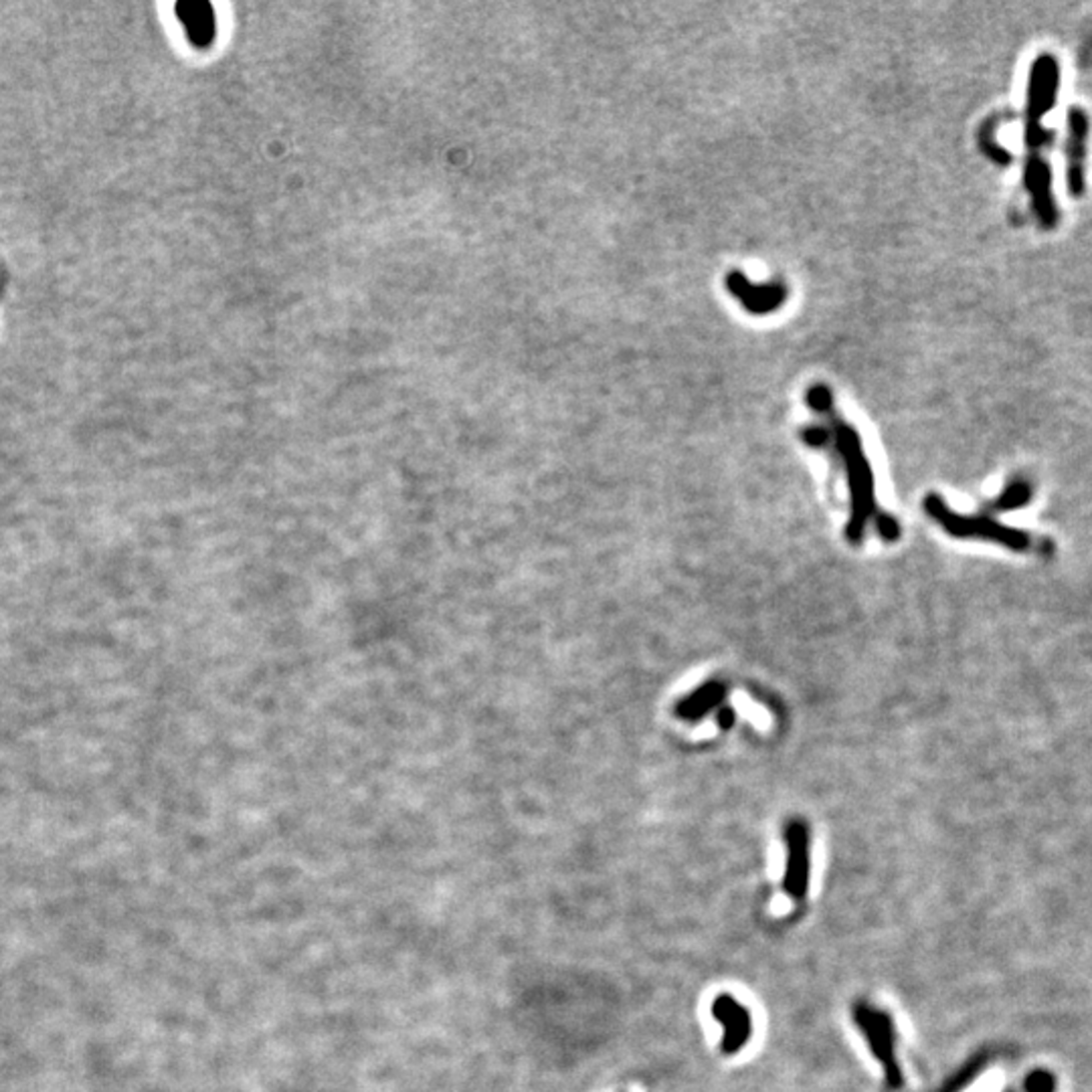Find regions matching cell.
<instances>
[{"instance_id":"6da1fadb","label":"cell","mask_w":1092,"mask_h":1092,"mask_svg":"<svg viewBox=\"0 0 1092 1092\" xmlns=\"http://www.w3.org/2000/svg\"><path fill=\"white\" fill-rule=\"evenodd\" d=\"M1060 88V65L1056 57L1040 55L1030 71L1028 106H1026V171L1024 185L1032 199V209L1044 229L1058 225L1060 213L1052 191V171L1044 150L1054 140V134L1044 128V116L1056 106Z\"/></svg>"},{"instance_id":"7a4b0ae2","label":"cell","mask_w":1092,"mask_h":1092,"mask_svg":"<svg viewBox=\"0 0 1092 1092\" xmlns=\"http://www.w3.org/2000/svg\"><path fill=\"white\" fill-rule=\"evenodd\" d=\"M809 405L819 411L821 415H827L833 428V436L837 442L839 452H842V460L848 470V482H850V496H852V515L850 523L846 527V537L858 545L866 533V527L870 521H876L880 515L876 509V496H874V476L870 470V464L862 452L860 438L856 432L839 422L831 407V397L823 387H815L809 391L807 397Z\"/></svg>"},{"instance_id":"3957f363","label":"cell","mask_w":1092,"mask_h":1092,"mask_svg":"<svg viewBox=\"0 0 1092 1092\" xmlns=\"http://www.w3.org/2000/svg\"><path fill=\"white\" fill-rule=\"evenodd\" d=\"M925 511L927 515L937 521L951 537L957 539H983L991 543H999L1016 550H1026L1034 545V541L1026 533H1018L1014 529L1001 527L991 517H963L953 513L945 500L937 494H931L925 498Z\"/></svg>"},{"instance_id":"277c9868","label":"cell","mask_w":1092,"mask_h":1092,"mask_svg":"<svg viewBox=\"0 0 1092 1092\" xmlns=\"http://www.w3.org/2000/svg\"><path fill=\"white\" fill-rule=\"evenodd\" d=\"M856 1026L862 1030L874 1058L882 1064L888 1086H902V1072L894 1056V1022L888 1014L860 1001L852 1010Z\"/></svg>"},{"instance_id":"5b68a950","label":"cell","mask_w":1092,"mask_h":1092,"mask_svg":"<svg viewBox=\"0 0 1092 1092\" xmlns=\"http://www.w3.org/2000/svg\"><path fill=\"white\" fill-rule=\"evenodd\" d=\"M1088 114L1082 108H1072L1066 118V189L1074 199L1086 193V154H1088Z\"/></svg>"},{"instance_id":"8992f818","label":"cell","mask_w":1092,"mask_h":1092,"mask_svg":"<svg viewBox=\"0 0 1092 1092\" xmlns=\"http://www.w3.org/2000/svg\"><path fill=\"white\" fill-rule=\"evenodd\" d=\"M785 842H787V866H785L783 888L791 898L801 900L807 894L809 870H811V858H809L811 844H809L807 823L801 819H791L785 827Z\"/></svg>"},{"instance_id":"52a82bcc","label":"cell","mask_w":1092,"mask_h":1092,"mask_svg":"<svg viewBox=\"0 0 1092 1092\" xmlns=\"http://www.w3.org/2000/svg\"><path fill=\"white\" fill-rule=\"evenodd\" d=\"M712 1016L722 1026V1052L734 1056L750 1040V1012L736 997L722 993L712 1001Z\"/></svg>"},{"instance_id":"ba28073f","label":"cell","mask_w":1092,"mask_h":1092,"mask_svg":"<svg viewBox=\"0 0 1092 1092\" xmlns=\"http://www.w3.org/2000/svg\"><path fill=\"white\" fill-rule=\"evenodd\" d=\"M726 696V684L720 680H710L676 704V714L682 720H700L708 710L718 706Z\"/></svg>"},{"instance_id":"9c48e42d","label":"cell","mask_w":1092,"mask_h":1092,"mask_svg":"<svg viewBox=\"0 0 1092 1092\" xmlns=\"http://www.w3.org/2000/svg\"><path fill=\"white\" fill-rule=\"evenodd\" d=\"M874 525H876L878 535H880L884 541H890V543H892V541H896V539L900 537V525H898L896 519L890 517V515L880 513V515L876 517Z\"/></svg>"},{"instance_id":"30bf717a","label":"cell","mask_w":1092,"mask_h":1092,"mask_svg":"<svg viewBox=\"0 0 1092 1092\" xmlns=\"http://www.w3.org/2000/svg\"><path fill=\"white\" fill-rule=\"evenodd\" d=\"M1028 1090L1030 1092H1052L1054 1090V1078L1044 1074V1072H1038V1074H1032L1026 1082Z\"/></svg>"},{"instance_id":"8fae6325","label":"cell","mask_w":1092,"mask_h":1092,"mask_svg":"<svg viewBox=\"0 0 1092 1092\" xmlns=\"http://www.w3.org/2000/svg\"><path fill=\"white\" fill-rule=\"evenodd\" d=\"M734 722V710L732 708H722L720 714H718V724L720 728H730Z\"/></svg>"}]
</instances>
